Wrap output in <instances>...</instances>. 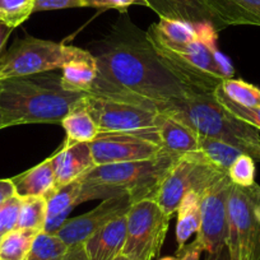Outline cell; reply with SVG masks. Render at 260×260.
I'll use <instances>...</instances> for the list:
<instances>
[{
	"label": "cell",
	"mask_w": 260,
	"mask_h": 260,
	"mask_svg": "<svg viewBox=\"0 0 260 260\" xmlns=\"http://www.w3.org/2000/svg\"><path fill=\"white\" fill-rule=\"evenodd\" d=\"M99 74L91 93L124 100L165 112L184 101L189 91L146 45L121 42L97 56Z\"/></svg>",
	"instance_id": "6da1fadb"
},
{
	"label": "cell",
	"mask_w": 260,
	"mask_h": 260,
	"mask_svg": "<svg viewBox=\"0 0 260 260\" xmlns=\"http://www.w3.org/2000/svg\"><path fill=\"white\" fill-rule=\"evenodd\" d=\"M218 31L211 23H199L198 37L186 45L167 46L146 36L162 64L194 93L212 94L235 69L217 46Z\"/></svg>",
	"instance_id": "7a4b0ae2"
},
{
	"label": "cell",
	"mask_w": 260,
	"mask_h": 260,
	"mask_svg": "<svg viewBox=\"0 0 260 260\" xmlns=\"http://www.w3.org/2000/svg\"><path fill=\"white\" fill-rule=\"evenodd\" d=\"M181 154L164 151L144 161L94 166L81 177V203L129 195L133 203L154 199L170 169Z\"/></svg>",
	"instance_id": "3957f363"
},
{
	"label": "cell",
	"mask_w": 260,
	"mask_h": 260,
	"mask_svg": "<svg viewBox=\"0 0 260 260\" xmlns=\"http://www.w3.org/2000/svg\"><path fill=\"white\" fill-rule=\"evenodd\" d=\"M27 78L2 82L0 109L6 127L22 124H61L62 119L84 104L88 93L45 87Z\"/></svg>",
	"instance_id": "277c9868"
},
{
	"label": "cell",
	"mask_w": 260,
	"mask_h": 260,
	"mask_svg": "<svg viewBox=\"0 0 260 260\" xmlns=\"http://www.w3.org/2000/svg\"><path fill=\"white\" fill-rule=\"evenodd\" d=\"M81 51L79 47L27 36L19 39L6 54L0 55V82L27 78L61 68Z\"/></svg>",
	"instance_id": "5b68a950"
},
{
	"label": "cell",
	"mask_w": 260,
	"mask_h": 260,
	"mask_svg": "<svg viewBox=\"0 0 260 260\" xmlns=\"http://www.w3.org/2000/svg\"><path fill=\"white\" fill-rule=\"evenodd\" d=\"M224 174L213 166L202 152L181 154L170 169L153 201L172 217L185 195L191 191L202 195Z\"/></svg>",
	"instance_id": "8992f818"
},
{
	"label": "cell",
	"mask_w": 260,
	"mask_h": 260,
	"mask_svg": "<svg viewBox=\"0 0 260 260\" xmlns=\"http://www.w3.org/2000/svg\"><path fill=\"white\" fill-rule=\"evenodd\" d=\"M84 107L93 116L100 133L133 134L159 144L157 120L159 112L124 100L88 93Z\"/></svg>",
	"instance_id": "52a82bcc"
},
{
	"label": "cell",
	"mask_w": 260,
	"mask_h": 260,
	"mask_svg": "<svg viewBox=\"0 0 260 260\" xmlns=\"http://www.w3.org/2000/svg\"><path fill=\"white\" fill-rule=\"evenodd\" d=\"M259 197L256 182L250 187L232 185L226 237L230 260H260V223L255 216Z\"/></svg>",
	"instance_id": "ba28073f"
},
{
	"label": "cell",
	"mask_w": 260,
	"mask_h": 260,
	"mask_svg": "<svg viewBox=\"0 0 260 260\" xmlns=\"http://www.w3.org/2000/svg\"><path fill=\"white\" fill-rule=\"evenodd\" d=\"M171 218L153 199L132 204L126 213L122 255L132 260H153L164 246Z\"/></svg>",
	"instance_id": "9c48e42d"
},
{
	"label": "cell",
	"mask_w": 260,
	"mask_h": 260,
	"mask_svg": "<svg viewBox=\"0 0 260 260\" xmlns=\"http://www.w3.org/2000/svg\"><path fill=\"white\" fill-rule=\"evenodd\" d=\"M232 185L229 175L224 174L201 195V224L195 240L203 251H216L226 245Z\"/></svg>",
	"instance_id": "30bf717a"
},
{
	"label": "cell",
	"mask_w": 260,
	"mask_h": 260,
	"mask_svg": "<svg viewBox=\"0 0 260 260\" xmlns=\"http://www.w3.org/2000/svg\"><path fill=\"white\" fill-rule=\"evenodd\" d=\"M89 147L96 166L144 161L154 158L164 152L156 142L133 134L100 133L89 143Z\"/></svg>",
	"instance_id": "8fae6325"
},
{
	"label": "cell",
	"mask_w": 260,
	"mask_h": 260,
	"mask_svg": "<svg viewBox=\"0 0 260 260\" xmlns=\"http://www.w3.org/2000/svg\"><path fill=\"white\" fill-rule=\"evenodd\" d=\"M133 204L129 195H120L102 199L101 203L91 212L81 214L74 218H68L57 230L56 235L69 247L84 244L99 230L106 226L117 217L126 214Z\"/></svg>",
	"instance_id": "7c38bea8"
},
{
	"label": "cell",
	"mask_w": 260,
	"mask_h": 260,
	"mask_svg": "<svg viewBox=\"0 0 260 260\" xmlns=\"http://www.w3.org/2000/svg\"><path fill=\"white\" fill-rule=\"evenodd\" d=\"M146 4L159 18L189 23H211L218 32L226 28L207 0H146Z\"/></svg>",
	"instance_id": "4fadbf2b"
},
{
	"label": "cell",
	"mask_w": 260,
	"mask_h": 260,
	"mask_svg": "<svg viewBox=\"0 0 260 260\" xmlns=\"http://www.w3.org/2000/svg\"><path fill=\"white\" fill-rule=\"evenodd\" d=\"M51 157L56 186L81 179L86 172L96 166L89 143L64 142Z\"/></svg>",
	"instance_id": "5bb4252c"
},
{
	"label": "cell",
	"mask_w": 260,
	"mask_h": 260,
	"mask_svg": "<svg viewBox=\"0 0 260 260\" xmlns=\"http://www.w3.org/2000/svg\"><path fill=\"white\" fill-rule=\"evenodd\" d=\"M159 146L166 152L185 154L199 151V136L172 112H159L157 120Z\"/></svg>",
	"instance_id": "9a60e30c"
},
{
	"label": "cell",
	"mask_w": 260,
	"mask_h": 260,
	"mask_svg": "<svg viewBox=\"0 0 260 260\" xmlns=\"http://www.w3.org/2000/svg\"><path fill=\"white\" fill-rule=\"evenodd\" d=\"M126 241V214L107 223L84 242L89 260H114L122 254Z\"/></svg>",
	"instance_id": "2e32d148"
},
{
	"label": "cell",
	"mask_w": 260,
	"mask_h": 260,
	"mask_svg": "<svg viewBox=\"0 0 260 260\" xmlns=\"http://www.w3.org/2000/svg\"><path fill=\"white\" fill-rule=\"evenodd\" d=\"M62 74L59 86L65 91L91 93L99 74L97 57L89 51H81L61 67Z\"/></svg>",
	"instance_id": "e0dca14e"
},
{
	"label": "cell",
	"mask_w": 260,
	"mask_h": 260,
	"mask_svg": "<svg viewBox=\"0 0 260 260\" xmlns=\"http://www.w3.org/2000/svg\"><path fill=\"white\" fill-rule=\"evenodd\" d=\"M81 194L82 182L79 179L55 187L54 191L46 198L45 232L56 234L57 230L68 219L72 209L81 204Z\"/></svg>",
	"instance_id": "ac0fdd59"
},
{
	"label": "cell",
	"mask_w": 260,
	"mask_h": 260,
	"mask_svg": "<svg viewBox=\"0 0 260 260\" xmlns=\"http://www.w3.org/2000/svg\"><path fill=\"white\" fill-rule=\"evenodd\" d=\"M11 180L19 198L41 197L46 199L56 187L52 157H49L37 166L12 177Z\"/></svg>",
	"instance_id": "d6986e66"
},
{
	"label": "cell",
	"mask_w": 260,
	"mask_h": 260,
	"mask_svg": "<svg viewBox=\"0 0 260 260\" xmlns=\"http://www.w3.org/2000/svg\"><path fill=\"white\" fill-rule=\"evenodd\" d=\"M224 27H260V0H207Z\"/></svg>",
	"instance_id": "ffe728a7"
},
{
	"label": "cell",
	"mask_w": 260,
	"mask_h": 260,
	"mask_svg": "<svg viewBox=\"0 0 260 260\" xmlns=\"http://www.w3.org/2000/svg\"><path fill=\"white\" fill-rule=\"evenodd\" d=\"M177 251L186 245L192 234H197L201 224V194L191 191L184 197L176 211Z\"/></svg>",
	"instance_id": "44dd1931"
},
{
	"label": "cell",
	"mask_w": 260,
	"mask_h": 260,
	"mask_svg": "<svg viewBox=\"0 0 260 260\" xmlns=\"http://www.w3.org/2000/svg\"><path fill=\"white\" fill-rule=\"evenodd\" d=\"M61 126L67 134L65 142L68 143H91L100 134L99 126L84 104L69 112L62 119Z\"/></svg>",
	"instance_id": "7402d4cb"
},
{
	"label": "cell",
	"mask_w": 260,
	"mask_h": 260,
	"mask_svg": "<svg viewBox=\"0 0 260 260\" xmlns=\"http://www.w3.org/2000/svg\"><path fill=\"white\" fill-rule=\"evenodd\" d=\"M199 152H202L213 166H216L217 169L226 172V174L231 165L235 162V159L240 154H242L240 149L226 143V142L206 138V137L201 136H199Z\"/></svg>",
	"instance_id": "603a6c76"
},
{
	"label": "cell",
	"mask_w": 260,
	"mask_h": 260,
	"mask_svg": "<svg viewBox=\"0 0 260 260\" xmlns=\"http://www.w3.org/2000/svg\"><path fill=\"white\" fill-rule=\"evenodd\" d=\"M69 246L56 234L41 231L35 236L24 260H61Z\"/></svg>",
	"instance_id": "cb8c5ba5"
},
{
	"label": "cell",
	"mask_w": 260,
	"mask_h": 260,
	"mask_svg": "<svg viewBox=\"0 0 260 260\" xmlns=\"http://www.w3.org/2000/svg\"><path fill=\"white\" fill-rule=\"evenodd\" d=\"M39 232L16 229L3 235L0 240V259L24 260L29 251L32 241Z\"/></svg>",
	"instance_id": "d4e9b609"
},
{
	"label": "cell",
	"mask_w": 260,
	"mask_h": 260,
	"mask_svg": "<svg viewBox=\"0 0 260 260\" xmlns=\"http://www.w3.org/2000/svg\"><path fill=\"white\" fill-rule=\"evenodd\" d=\"M219 88L227 99L249 109H260V88L242 79H224Z\"/></svg>",
	"instance_id": "484cf974"
},
{
	"label": "cell",
	"mask_w": 260,
	"mask_h": 260,
	"mask_svg": "<svg viewBox=\"0 0 260 260\" xmlns=\"http://www.w3.org/2000/svg\"><path fill=\"white\" fill-rule=\"evenodd\" d=\"M46 222V199L41 197L22 198L17 229L41 232Z\"/></svg>",
	"instance_id": "4316f807"
},
{
	"label": "cell",
	"mask_w": 260,
	"mask_h": 260,
	"mask_svg": "<svg viewBox=\"0 0 260 260\" xmlns=\"http://www.w3.org/2000/svg\"><path fill=\"white\" fill-rule=\"evenodd\" d=\"M35 0H0V22L17 28L31 17Z\"/></svg>",
	"instance_id": "83f0119b"
},
{
	"label": "cell",
	"mask_w": 260,
	"mask_h": 260,
	"mask_svg": "<svg viewBox=\"0 0 260 260\" xmlns=\"http://www.w3.org/2000/svg\"><path fill=\"white\" fill-rule=\"evenodd\" d=\"M255 161L247 154L242 153L235 159L227 171L232 184L241 187H250L255 184Z\"/></svg>",
	"instance_id": "f1b7e54d"
},
{
	"label": "cell",
	"mask_w": 260,
	"mask_h": 260,
	"mask_svg": "<svg viewBox=\"0 0 260 260\" xmlns=\"http://www.w3.org/2000/svg\"><path fill=\"white\" fill-rule=\"evenodd\" d=\"M213 96L227 111H230L232 115L241 119L242 121L252 125V126L256 127L260 132V109H249V107H242L240 105L235 104V102H232L231 100L224 96L219 87L213 92Z\"/></svg>",
	"instance_id": "f546056e"
},
{
	"label": "cell",
	"mask_w": 260,
	"mask_h": 260,
	"mask_svg": "<svg viewBox=\"0 0 260 260\" xmlns=\"http://www.w3.org/2000/svg\"><path fill=\"white\" fill-rule=\"evenodd\" d=\"M22 198L13 195L0 204V235H6L17 229Z\"/></svg>",
	"instance_id": "4dcf8cb0"
},
{
	"label": "cell",
	"mask_w": 260,
	"mask_h": 260,
	"mask_svg": "<svg viewBox=\"0 0 260 260\" xmlns=\"http://www.w3.org/2000/svg\"><path fill=\"white\" fill-rule=\"evenodd\" d=\"M69 8H101V0H35L34 13Z\"/></svg>",
	"instance_id": "1f68e13d"
},
{
	"label": "cell",
	"mask_w": 260,
	"mask_h": 260,
	"mask_svg": "<svg viewBox=\"0 0 260 260\" xmlns=\"http://www.w3.org/2000/svg\"><path fill=\"white\" fill-rule=\"evenodd\" d=\"M102 9H117L125 12L132 6L147 7L146 0H101Z\"/></svg>",
	"instance_id": "d6a6232c"
},
{
	"label": "cell",
	"mask_w": 260,
	"mask_h": 260,
	"mask_svg": "<svg viewBox=\"0 0 260 260\" xmlns=\"http://www.w3.org/2000/svg\"><path fill=\"white\" fill-rule=\"evenodd\" d=\"M202 251H203L202 246L198 244L197 240H194L191 244L185 245L181 250H179L176 252V256L180 260H199Z\"/></svg>",
	"instance_id": "836d02e7"
},
{
	"label": "cell",
	"mask_w": 260,
	"mask_h": 260,
	"mask_svg": "<svg viewBox=\"0 0 260 260\" xmlns=\"http://www.w3.org/2000/svg\"><path fill=\"white\" fill-rule=\"evenodd\" d=\"M61 260H89V257L84 250V245L81 244L69 247L68 252L65 254V256Z\"/></svg>",
	"instance_id": "e575fe53"
},
{
	"label": "cell",
	"mask_w": 260,
	"mask_h": 260,
	"mask_svg": "<svg viewBox=\"0 0 260 260\" xmlns=\"http://www.w3.org/2000/svg\"><path fill=\"white\" fill-rule=\"evenodd\" d=\"M16 195L14 185L11 179H0V204Z\"/></svg>",
	"instance_id": "d590c367"
},
{
	"label": "cell",
	"mask_w": 260,
	"mask_h": 260,
	"mask_svg": "<svg viewBox=\"0 0 260 260\" xmlns=\"http://www.w3.org/2000/svg\"><path fill=\"white\" fill-rule=\"evenodd\" d=\"M206 260H230V252L227 245H223L216 251L207 252Z\"/></svg>",
	"instance_id": "8d00e7d4"
},
{
	"label": "cell",
	"mask_w": 260,
	"mask_h": 260,
	"mask_svg": "<svg viewBox=\"0 0 260 260\" xmlns=\"http://www.w3.org/2000/svg\"><path fill=\"white\" fill-rule=\"evenodd\" d=\"M12 32H13V28H12V27L7 26L3 22H0V52L3 50L4 45H6L7 40L11 36Z\"/></svg>",
	"instance_id": "74e56055"
},
{
	"label": "cell",
	"mask_w": 260,
	"mask_h": 260,
	"mask_svg": "<svg viewBox=\"0 0 260 260\" xmlns=\"http://www.w3.org/2000/svg\"><path fill=\"white\" fill-rule=\"evenodd\" d=\"M255 216H256L257 221H259V223H260V197H259V199H257L256 204H255Z\"/></svg>",
	"instance_id": "f35d334b"
},
{
	"label": "cell",
	"mask_w": 260,
	"mask_h": 260,
	"mask_svg": "<svg viewBox=\"0 0 260 260\" xmlns=\"http://www.w3.org/2000/svg\"><path fill=\"white\" fill-rule=\"evenodd\" d=\"M0 93H2V82H0ZM2 129H6V125H4L3 112H2V109H0V130Z\"/></svg>",
	"instance_id": "ab89813d"
},
{
	"label": "cell",
	"mask_w": 260,
	"mask_h": 260,
	"mask_svg": "<svg viewBox=\"0 0 260 260\" xmlns=\"http://www.w3.org/2000/svg\"><path fill=\"white\" fill-rule=\"evenodd\" d=\"M114 260H132L130 259V257H127V256H125V255H119V256L116 257V259H114Z\"/></svg>",
	"instance_id": "60d3db41"
},
{
	"label": "cell",
	"mask_w": 260,
	"mask_h": 260,
	"mask_svg": "<svg viewBox=\"0 0 260 260\" xmlns=\"http://www.w3.org/2000/svg\"><path fill=\"white\" fill-rule=\"evenodd\" d=\"M159 260H180V259L177 256H165Z\"/></svg>",
	"instance_id": "b9f144b4"
},
{
	"label": "cell",
	"mask_w": 260,
	"mask_h": 260,
	"mask_svg": "<svg viewBox=\"0 0 260 260\" xmlns=\"http://www.w3.org/2000/svg\"><path fill=\"white\" fill-rule=\"evenodd\" d=\"M2 237H3V235H0V240H2Z\"/></svg>",
	"instance_id": "7bdbcfd3"
},
{
	"label": "cell",
	"mask_w": 260,
	"mask_h": 260,
	"mask_svg": "<svg viewBox=\"0 0 260 260\" xmlns=\"http://www.w3.org/2000/svg\"><path fill=\"white\" fill-rule=\"evenodd\" d=\"M0 260H2V259H0Z\"/></svg>",
	"instance_id": "ee69618b"
}]
</instances>
